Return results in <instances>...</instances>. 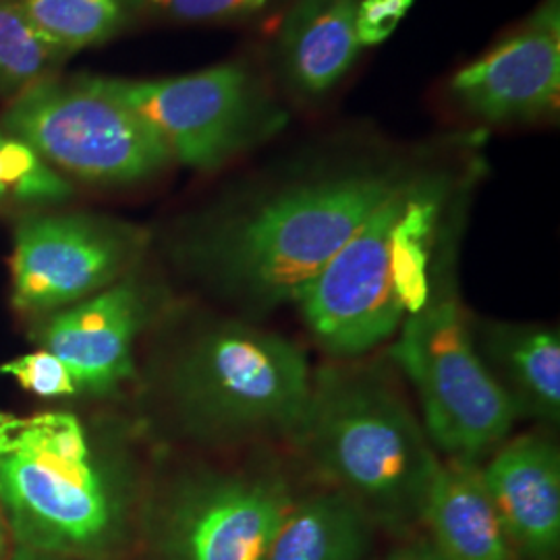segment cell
Wrapping results in <instances>:
<instances>
[{"instance_id": "6da1fadb", "label": "cell", "mask_w": 560, "mask_h": 560, "mask_svg": "<svg viewBox=\"0 0 560 560\" xmlns=\"http://www.w3.org/2000/svg\"><path fill=\"white\" fill-rule=\"evenodd\" d=\"M421 168L360 159L305 168L201 214L180 231V264L249 316L295 303L340 247Z\"/></svg>"}, {"instance_id": "7a4b0ae2", "label": "cell", "mask_w": 560, "mask_h": 560, "mask_svg": "<svg viewBox=\"0 0 560 560\" xmlns=\"http://www.w3.org/2000/svg\"><path fill=\"white\" fill-rule=\"evenodd\" d=\"M0 511L18 548L113 560L133 534L138 483L78 416L0 409Z\"/></svg>"}, {"instance_id": "3957f363", "label": "cell", "mask_w": 560, "mask_h": 560, "mask_svg": "<svg viewBox=\"0 0 560 560\" xmlns=\"http://www.w3.org/2000/svg\"><path fill=\"white\" fill-rule=\"evenodd\" d=\"M300 345L252 322L208 320L175 345L161 395L180 436L208 448L291 442L312 390Z\"/></svg>"}, {"instance_id": "277c9868", "label": "cell", "mask_w": 560, "mask_h": 560, "mask_svg": "<svg viewBox=\"0 0 560 560\" xmlns=\"http://www.w3.org/2000/svg\"><path fill=\"white\" fill-rule=\"evenodd\" d=\"M291 444L322 480L390 527L420 521L441 460L399 388L370 368L314 372Z\"/></svg>"}, {"instance_id": "5b68a950", "label": "cell", "mask_w": 560, "mask_h": 560, "mask_svg": "<svg viewBox=\"0 0 560 560\" xmlns=\"http://www.w3.org/2000/svg\"><path fill=\"white\" fill-rule=\"evenodd\" d=\"M395 337L390 358L418 395L432 448L446 460L480 465L506 442L520 413L483 365L455 287L434 289Z\"/></svg>"}, {"instance_id": "8992f818", "label": "cell", "mask_w": 560, "mask_h": 560, "mask_svg": "<svg viewBox=\"0 0 560 560\" xmlns=\"http://www.w3.org/2000/svg\"><path fill=\"white\" fill-rule=\"evenodd\" d=\"M110 98L140 115L173 161L212 173L272 140L289 122L266 81L241 62L166 80L85 75Z\"/></svg>"}, {"instance_id": "52a82bcc", "label": "cell", "mask_w": 560, "mask_h": 560, "mask_svg": "<svg viewBox=\"0 0 560 560\" xmlns=\"http://www.w3.org/2000/svg\"><path fill=\"white\" fill-rule=\"evenodd\" d=\"M0 125L62 177L98 187L156 179L175 162L140 115L94 88L85 75L50 78L27 88L7 106Z\"/></svg>"}, {"instance_id": "ba28073f", "label": "cell", "mask_w": 560, "mask_h": 560, "mask_svg": "<svg viewBox=\"0 0 560 560\" xmlns=\"http://www.w3.org/2000/svg\"><path fill=\"white\" fill-rule=\"evenodd\" d=\"M293 501L272 463L191 465L145 502L152 560H266Z\"/></svg>"}, {"instance_id": "9c48e42d", "label": "cell", "mask_w": 560, "mask_h": 560, "mask_svg": "<svg viewBox=\"0 0 560 560\" xmlns=\"http://www.w3.org/2000/svg\"><path fill=\"white\" fill-rule=\"evenodd\" d=\"M416 177L361 224L295 301L307 330L335 360H360L393 339L407 320L390 245L407 189Z\"/></svg>"}, {"instance_id": "30bf717a", "label": "cell", "mask_w": 560, "mask_h": 560, "mask_svg": "<svg viewBox=\"0 0 560 560\" xmlns=\"http://www.w3.org/2000/svg\"><path fill=\"white\" fill-rule=\"evenodd\" d=\"M145 240L140 226L101 214H30L15 226L13 305L46 314L88 300L129 275Z\"/></svg>"}, {"instance_id": "8fae6325", "label": "cell", "mask_w": 560, "mask_h": 560, "mask_svg": "<svg viewBox=\"0 0 560 560\" xmlns=\"http://www.w3.org/2000/svg\"><path fill=\"white\" fill-rule=\"evenodd\" d=\"M451 96L469 117L532 122L559 108L560 0H541L504 40L459 69Z\"/></svg>"}, {"instance_id": "7c38bea8", "label": "cell", "mask_w": 560, "mask_h": 560, "mask_svg": "<svg viewBox=\"0 0 560 560\" xmlns=\"http://www.w3.org/2000/svg\"><path fill=\"white\" fill-rule=\"evenodd\" d=\"M148 320L145 291L125 277L101 293L55 312L36 340L71 372L78 388L108 395L133 378V345Z\"/></svg>"}, {"instance_id": "4fadbf2b", "label": "cell", "mask_w": 560, "mask_h": 560, "mask_svg": "<svg viewBox=\"0 0 560 560\" xmlns=\"http://www.w3.org/2000/svg\"><path fill=\"white\" fill-rule=\"evenodd\" d=\"M481 483L517 557L555 560L560 550V453L548 436L502 442Z\"/></svg>"}, {"instance_id": "5bb4252c", "label": "cell", "mask_w": 560, "mask_h": 560, "mask_svg": "<svg viewBox=\"0 0 560 560\" xmlns=\"http://www.w3.org/2000/svg\"><path fill=\"white\" fill-rule=\"evenodd\" d=\"M360 0H295L282 21L277 57L284 83L301 98H322L361 52L355 34Z\"/></svg>"}, {"instance_id": "9a60e30c", "label": "cell", "mask_w": 560, "mask_h": 560, "mask_svg": "<svg viewBox=\"0 0 560 560\" xmlns=\"http://www.w3.org/2000/svg\"><path fill=\"white\" fill-rule=\"evenodd\" d=\"M420 521L430 544L446 560H517L497 511L481 483L480 467L459 460H439Z\"/></svg>"}, {"instance_id": "2e32d148", "label": "cell", "mask_w": 560, "mask_h": 560, "mask_svg": "<svg viewBox=\"0 0 560 560\" xmlns=\"http://www.w3.org/2000/svg\"><path fill=\"white\" fill-rule=\"evenodd\" d=\"M471 335L483 365L520 418L559 423V330L541 324L481 322Z\"/></svg>"}, {"instance_id": "e0dca14e", "label": "cell", "mask_w": 560, "mask_h": 560, "mask_svg": "<svg viewBox=\"0 0 560 560\" xmlns=\"http://www.w3.org/2000/svg\"><path fill=\"white\" fill-rule=\"evenodd\" d=\"M374 521L332 486L289 504L266 560H370Z\"/></svg>"}, {"instance_id": "ac0fdd59", "label": "cell", "mask_w": 560, "mask_h": 560, "mask_svg": "<svg viewBox=\"0 0 560 560\" xmlns=\"http://www.w3.org/2000/svg\"><path fill=\"white\" fill-rule=\"evenodd\" d=\"M36 32L67 55L120 34L136 13L131 0H15Z\"/></svg>"}, {"instance_id": "d6986e66", "label": "cell", "mask_w": 560, "mask_h": 560, "mask_svg": "<svg viewBox=\"0 0 560 560\" xmlns=\"http://www.w3.org/2000/svg\"><path fill=\"white\" fill-rule=\"evenodd\" d=\"M23 15L15 0H0V92L20 96L27 88L55 78L69 59Z\"/></svg>"}, {"instance_id": "ffe728a7", "label": "cell", "mask_w": 560, "mask_h": 560, "mask_svg": "<svg viewBox=\"0 0 560 560\" xmlns=\"http://www.w3.org/2000/svg\"><path fill=\"white\" fill-rule=\"evenodd\" d=\"M73 196V185L0 125V208L52 206Z\"/></svg>"}, {"instance_id": "44dd1931", "label": "cell", "mask_w": 560, "mask_h": 560, "mask_svg": "<svg viewBox=\"0 0 560 560\" xmlns=\"http://www.w3.org/2000/svg\"><path fill=\"white\" fill-rule=\"evenodd\" d=\"M0 374L15 378L23 390L40 399H60L80 393L67 365L44 349L2 363Z\"/></svg>"}, {"instance_id": "7402d4cb", "label": "cell", "mask_w": 560, "mask_h": 560, "mask_svg": "<svg viewBox=\"0 0 560 560\" xmlns=\"http://www.w3.org/2000/svg\"><path fill=\"white\" fill-rule=\"evenodd\" d=\"M266 0H131L133 11L171 21L237 20L260 11Z\"/></svg>"}, {"instance_id": "603a6c76", "label": "cell", "mask_w": 560, "mask_h": 560, "mask_svg": "<svg viewBox=\"0 0 560 560\" xmlns=\"http://www.w3.org/2000/svg\"><path fill=\"white\" fill-rule=\"evenodd\" d=\"M416 0H360L355 13V34L361 48L378 46L393 36Z\"/></svg>"}, {"instance_id": "cb8c5ba5", "label": "cell", "mask_w": 560, "mask_h": 560, "mask_svg": "<svg viewBox=\"0 0 560 560\" xmlns=\"http://www.w3.org/2000/svg\"><path fill=\"white\" fill-rule=\"evenodd\" d=\"M386 560H446L441 552L430 544V540H413L402 544L390 552Z\"/></svg>"}, {"instance_id": "d4e9b609", "label": "cell", "mask_w": 560, "mask_h": 560, "mask_svg": "<svg viewBox=\"0 0 560 560\" xmlns=\"http://www.w3.org/2000/svg\"><path fill=\"white\" fill-rule=\"evenodd\" d=\"M9 560H90L75 559V557H60V555H50V552H38V550H27V548H13V555Z\"/></svg>"}, {"instance_id": "484cf974", "label": "cell", "mask_w": 560, "mask_h": 560, "mask_svg": "<svg viewBox=\"0 0 560 560\" xmlns=\"http://www.w3.org/2000/svg\"><path fill=\"white\" fill-rule=\"evenodd\" d=\"M13 548H15V544H13V538H11V532H9V525L4 521V515L0 511V560L11 559Z\"/></svg>"}]
</instances>
